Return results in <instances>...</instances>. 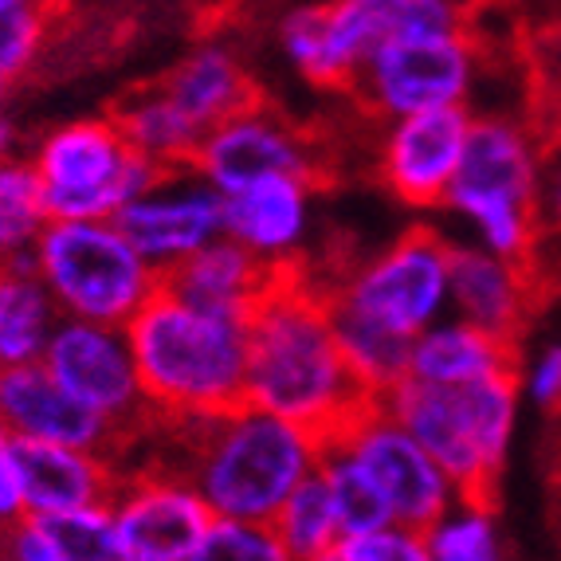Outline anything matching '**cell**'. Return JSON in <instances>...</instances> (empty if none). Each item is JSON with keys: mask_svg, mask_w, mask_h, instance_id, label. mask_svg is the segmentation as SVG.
Returning a JSON list of instances; mask_svg holds the SVG:
<instances>
[{"mask_svg": "<svg viewBox=\"0 0 561 561\" xmlns=\"http://www.w3.org/2000/svg\"><path fill=\"white\" fill-rule=\"evenodd\" d=\"M243 404L330 440L369 404L350 377L330 327V299L314 275L283 272L248 319Z\"/></svg>", "mask_w": 561, "mask_h": 561, "instance_id": "cell-1", "label": "cell"}, {"mask_svg": "<svg viewBox=\"0 0 561 561\" xmlns=\"http://www.w3.org/2000/svg\"><path fill=\"white\" fill-rule=\"evenodd\" d=\"M178 440V468L213 511L228 523H272L307 476L319 471L322 444L299 424L240 404L205 424H158Z\"/></svg>", "mask_w": 561, "mask_h": 561, "instance_id": "cell-2", "label": "cell"}, {"mask_svg": "<svg viewBox=\"0 0 561 561\" xmlns=\"http://www.w3.org/2000/svg\"><path fill=\"white\" fill-rule=\"evenodd\" d=\"M153 424H205L243 404L248 322L181 302L165 287L126 327Z\"/></svg>", "mask_w": 561, "mask_h": 561, "instance_id": "cell-3", "label": "cell"}, {"mask_svg": "<svg viewBox=\"0 0 561 561\" xmlns=\"http://www.w3.org/2000/svg\"><path fill=\"white\" fill-rule=\"evenodd\" d=\"M538 188H542V122L518 114H476L463 161L444 213L468 228L479 252L530 263L538 248Z\"/></svg>", "mask_w": 561, "mask_h": 561, "instance_id": "cell-4", "label": "cell"}, {"mask_svg": "<svg viewBox=\"0 0 561 561\" xmlns=\"http://www.w3.org/2000/svg\"><path fill=\"white\" fill-rule=\"evenodd\" d=\"M377 404L436 459V468L456 483L459 495H495L523 409L518 369L459 389L404 377Z\"/></svg>", "mask_w": 561, "mask_h": 561, "instance_id": "cell-5", "label": "cell"}, {"mask_svg": "<svg viewBox=\"0 0 561 561\" xmlns=\"http://www.w3.org/2000/svg\"><path fill=\"white\" fill-rule=\"evenodd\" d=\"M32 267L59 319L94 327L126 330L161 290V275L114 220H51L32 248Z\"/></svg>", "mask_w": 561, "mask_h": 561, "instance_id": "cell-6", "label": "cell"}, {"mask_svg": "<svg viewBox=\"0 0 561 561\" xmlns=\"http://www.w3.org/2000/svg\"><path fill=\"white\" fill-rule=\"evenodd\" d=\"M28 165L51 220H118L122 208L158 181V169L126 146L111 114L47 126L32 141Z\"/></svg>", "mask_w": 561, "mask_h": 561, "instance_id": "cell-7", "label": "cell"}, {"mask_svg": "<svg viewBox=\"0 0 561 561\" xmlns=\"http://www.w3.org/2000/svg\"><path fill=\"white\" fill-rule=\"evenodd\" d=\"M451 248L456 243L436 228H409L381 252L354 263L337 283H322V290L334 307L416 342L424 330L448 319Z\"/></svg>", "mask_w": 561, "mask_h": 561, "instance_id": "cell-8", "label": "cell"}, {"mask_svg": "<svg viewBox=\"0 0 561 561\" xmlns=\"http://www.w3.org/2000/svg\"><path fill=\"white\" fill-rule=\"evenodd\" d=\"M476 24L456 32H401L389 36L357 71L350 99L369 118L401 122L412 114L471 106V87L479 79Z\"/></svg>", "mask_w": 561, "mask_h": 561, "instance_id": "cell-9", "label": "cell"}, {"mask_svg": "<svg viewBox=\"0 0 561 561\" xmlns=\"http://www.w3.org/2000/svg\"><path fill=\"white\" fill-rule=\"evenodd\" d=\"M327 444L342 448L365 471V479L389 506L393 526L424 534L459 499L456 483L436 468V459L377 401L365 404Z\"/></svg>", "mask_w": 561, "mask_h": 561, "instance_id": "cell-10", "label": "cell"}, {"mask_svg": "<svg viewBox=\"0 0 561 561\" xmlns=\"http://www.w3.org/2000/svg\"><path fill=\"white\" fill-rule=\"evenodd\" d=\"M193 173L220 197H232L267 178H299L319 185L322 150L299 122H290L283 111L260 99L201 138Z\"/></svg>", "mask_w": 561, "mask_h": 561, "instance_id": "cell-11", "label": "cell"}, {"mask_svg": "<svg viewBox=\"0 0 561 561\" xmlns=\"http://www.w3.org/2000/svg\"><path fill=\"white\" fill-rule=\"evenodd\" d=\"M39 365L59 389H67L94 416H103L126 440L153 428L126 330L59 319Z\"/></svg>", "mask_w": 561, "mask_h": 561, "instance_id": "cell-12", "label": "cell"}, {"mask_svg": "<svg viewBox=\"0 0 561 561\" xmlns=\"http://www.w3.org/2000/svg\"><path fill=\"white\" fill-rule=\"evenodd\" d=\"M393 0H334L299 4L275 24L287 64L319 91L354 87L365 59L393 36Z\"/></svg>", "mask_w": 561, "mask_h": 561, "instance_id": "cell-13", "label": "cell"}, {"mask_svg": "<svg viewBox=\"0 0 561 561\" xmlns=\"http://www.w3.org/2000/svg\"><path fill=\"white\" fill-rule=\"evenodd\" d=\"M106 506L126 561H188L213 526L197 486L161 459L122 471Z\"/></svg>", "mask_w": 561, "mask_h": 561, "instance_id": "cell-14", "label": "cell"}, {"mask_svg": "<svg viewBox=\"0 0 561 561\" xmlns=\"http://www.w3.org/2000/svg\"><path fill=\"white\" fill-rule=\"evenodd\" d=\"M471 122H476L471 106H448V111L385 122L374 146L377 185L412 213L444 208L459 161H463Z\"/></svg>", "mask_w": 561, "mask_h": 561, "instance_id": "cell-15", "label": "cell"}, {"mask_svg": "<svg viewBox=\"0 0 561 561\" xmlns=\"http://www.w3.org/2000/svg\"><path fill=\"white\" fill-rule=\"evenodd\" d=\"M114 225L126 232L134 252L165 279L181 263L205 252L208 243L225 240V197L193 169H173L158 173V181L122 208Z\"/></svg>", "mask_w": 561, "mask_h": 561, "instance_id": "cell-16", "label": "cell"}, {"mask_svg": "<svg viewBox=\"0 0 561 561\" xmlns=\"http://www.w3.org/2000/svg\"><path fill=\"white\" fill-rule=\"evenodd\" d=\"M0 428L16 444H51V448L99 451L122 463L130 440L94 416L76 397L47 377L44 365L4 369L0 374Z\"/></svg>", "mask_w": 561, "mask_h": 561, "instance_id": "cell-17", "label": "cell"}, {"mask_svg": "<svg viewBox=\"0 0 561 561\" xmlns=\"http://www.w3.org/2000/svg\"><path fill=\"white\" fill-rule=\"evenodd\" d=\"M314 181L267 178L225 197V240L272 272H299L314 225Z\"/></svg>", "mask_w": 561, "mask_h": 561, "instance_id": "cell-18", "label": "cell"}, {"mask_svg": "<svg viewBox=\"0 0 561 561\" xmlns=\"http://www.w3.org/2000/svg\"><path fill=\"white\" fill-rule=\"evenodd\" d=\"M451 243L456 248H451L448 314L515 346L530 322L534 299H538L534 275L526 272V263L499 260V255H486L459 240Z\"/></svg>", "mask_w": 561, "mask_h": 561, "instance_id": "cell-19", "label": "cell"}, {"mask_svg": "<svg viewBox=\"0 0 561 561\" xmlns=\"http://www.w3.org/2000/svg\"><path fill=\"white\" fill-rule=\"evenodd\" d=\"M122 463L99 451L51 448V444H20V486H24V518H64L106 506L118 486Z\"/></svg>", "mask_w": 561, "mask_h": 561, "instance_id": "cell-20", "label": "cell"}, {"mask_svg": "<svg viewBox=\"0 0 561 561\" xmlns=\"http://www.w3.org/2000/svg\"><path fill=\"white\" fill-rule=\"evenodd\" d=\"M158 87L201 134H208L213 126L263 99L255 79L243 67L240 51L225 39H201L188 56H181L158 79Z\"/></svg>", "mask_w": 561, "mask_h": 561, "instance_id": "cell-21", "label": "cell"}, {"mask_svg": "<svg viewBox=\"0 0 561 561\" xmlns=\"http://www.w3.org/2000/svg\"><path fill=\"white\" fill-rule=\"evenodd\" d=\"M279 275L283 272L263 267L260 260H252V255L243 252V248H236L232 240H216V243H208L201 255L181 263L173 275H165L161 287H165L169 295H178L181 302H188V307L220 314V319L248 322L252 310L260 307V299L272 290V283L279 279Z\"/></svg>", "mask_w": 561, "mask_h": 561, "instance_id": "cell-22", "label": "cell"}, {"mask_svg": "<svg viewBox=\"0 0 561 561\" xmlns=\"http://www.w3.org/2000/svg\"><path fill=\"white\" fill-rule=\"evenodd\" d=\"M515 346L483 334L459 319H440L432 330H424L409 350V377L421 385H440L459 389L476 385L483 377L515 374Z\"/></svg>", "mask_w": 561, "mask_h": 561, "instance_id": "cell-23", "label": "cell"}, {"mask_svg": "<svg viewBox=\"0 0 561 561\" xmlns=\"http://www.w3.org/2000/svg\"><path fill=\"white\" fill-rule=\"evenodd\" d=\"M111 118L122 138H126V146L158 173L193 169V158H197L205 134L169 103L158 83L134 87L130 94H122Z\"/></svg>", "mask_w": 561, "mask_h": 561, "instance_id": "cell-24", "label": "cell"}, {"mask_svg": "<svg viewBox=\"0 0 561 561\" xmlns=\"http://www.w3.org/2000/svg\"><path fill=\"white\" fill-rule=\"evenodd\" d=\"M59 327V310L28 260L0 263V374L39 365Z\"/></svg>", "mask_w": 561, "mask_h": 561, "instance_id": "cell-25", "label": "cell"}, {"mask_svg": "<svg viewBox=\"0 0 561 561\" xmlns=\"http://www.w3.org/2000/svg\"><path fill=\"white\" fill-rule=\"evenodd\" d=\"M330 327H334V342L342 350L350 377L369 401H381L393 385H401L409 377L412 342L357 319V314H350L346 307H334V302H330Z\"/></svg>", "mask_w": 561, "mask_h": 561, "instance_id": "cell-26", "label": "cell"}, {"mask_svg": "<svg viewBox=\"0 0 561 561\" xmlns=\"http://www.w3.org/2000/svg\"><path fill=\"white\" fill-rule=\"evenodd\" d=\"M432 561H506L503 526L491 499L459 495L436 523L424 530Z\"/></svg>", "mask_w": 561, "mask_h": 561, "instance_id": "cell-27", "label": "cell"}, {"mask_svg": "<svg viewBox=\"0 0 561 561\" xmlns=\"http://www.w3.org/2000/svg\"><path fill=\"white\" fill-rule=\"evenodd\" d=\"M319 476L330 491V503H334L342 542H357V538H369V534L393 526L389 506H385V499L377 495V486L365 479V471L357 468L342 448L322 444Z\"/></svg>", "mask_w": 561, "mask_h": 561, "instance_id": "cell-28", "label": "cell"}, {"mask_svg": "<svg viewBox=\"0 0 561 561\" xmlns=\"http://www.w3.org/2000/svg\"><path fill=\"white\" fill-rule=\"evenodd\" d=\"M47 225H51V216H47L44 188H39L28 158L0 165V263L28 260Z\"/></svg>", "mask_w": 561, "mask_h": 561, "instance_id": "cell-29", "label": "cell"}, {"mask_svg": "<svg viewBox=\"0 0 561 561\" xmlns=\"http://www.w3.org/2000/svg\"><path fill=\"white\" fill-rule=\"evenodd\" d=\"M272 530L279 534V542L287 546L295 561H307L314 553L330 550V546H342L334 503H330V491L319 471L290 491L287 503L279 506V515L272 518Z\"/></svg>", "mask_w": 561, "mask_h": 561, "instance_id": "cell-30", "label": "cell"}, {"mask_svg": "<svg viewBox=\"0 0 561 561\" xmlns=\"http://www.w3.org/2000/svg\"><path fill=\"white\" fill-rule=\"evenodd\" d=\"M59 12L39 0H0V87H12L44 59Z\"/></svg>", "mask_w": 561, "mask_h": 561, "instance_id": "cell-31", "label": "cell"}, {"mask_svg": "<svg viewBox=\"0 0 561 561\" xmlns=\"http://www.w3.org/2000/svg\"><path fill=\"white\" fill-rule=\"evenodd\" d=\"M188 561H295L272 523H228L213 518L208 534Z\"/></svg>", "mask_w": 561, "mask_h": 561, "instance_id": "cell-32", "label": "cell"}, {"mask_svg": "<svg viewBox=\"0 0 561 561\" xmlns=\"http://www.w3.org/2000/svg\"><path fill=\"white\" fill-rule=\"evenodd\" d=\"M44 530L64 546L71 561H126V550L114 530L111 506H87L76 515L47 518Z\"/></svg>", "mask_w": 561, "mask_h": 561, "instance_id": "cell-33", "label": "cell"}, {"mask_svg": "<svg viewBox=\"0 0 561 561\" xmlns=\"http://www.w3.org/2000/svg\"><path fill=\"white\" fill-rule=\"evenodd\" d=\"M542 122V188H538V248H561V118Z\"/></svg>", "mask_w": 561, "mask_h": 561, "instance_id": "cell-34", "label": "cell"}, {"mask_svg": "<svg viewBox=\"0 0 561 561\" xmlns=\"http://www.w3.org/2000/svg\"><path fill=\"white\" fill-rule=\"evenodd\" d=\"M518 393H523V401H530L534 409L542 412L561 409V337L558 342H546L526 362V369H518Z\"/></svg>", "mask_w": 561, "mask_h": 561, "instance_id": "cell-35", "label": "cell"}, {"mask_svg": "<svg viewBox=\"0 0 561 561\" xmlns=\"http://www.w3.org/2000/svg\"><path fill=\"white\" fill-rule=\"evenodd\" d=\"M354 561H432L428 542L421 530H404V526H385V530L357 538V542H342Z\"/></svg>", "mask_w": 561, "mask_h": 561, "instance_id": "cell-36", "label": "cell"}, {"mask_svg": "<svg viewBox=\"0 0 561 561\" xmlns=\"http://www.w3.org/2000/svg\"><path fill=\"white\" fill-rule=\"evenodd\" d=\"M0 558L4 561H71L64 553V546L44 530V523L36 518H24L12 530H4V542H0Z\"/></svg>", "mask_w": 561, "mask_h": 561, "instance_id": "cell-37", "label": "cell"}, {"mask_svg": "<svg viewBox=\"0 0 561 561\" xmlns=\"http://www.w3.org/2000/svg\"><path fill=\"white\" fill-rule=\"evenodd\" d=\"M534 91L546 118H561V32L538 39L534 47Z\"/></svg>", "mask_w": 561, "mask_h": 561, "instance_id": "cell-38", "label": "cell"}, {"mask_svg": "<svg viewBox=\"0 0 561 561\" xmlns=\"http://www.w3.org/2000/svg\"><path fill=\"white\" fill-rule=\"evenodd\" d=\"M24 523V486H20V444L0 428V530Z\"/></svg>", "mask_w": 561, "mask_h": 561, "instance_id": "cell-39", "label": "cell"}, {"mask_svg": "<svg viewBox=\"0 0 561 561\" xmlns=\"http://www.w3.org/2000/svg\"><path fill=\"white\" fill-rule=\"evenodd\" d=\"M20 158V126L9 111H0V165Z\"/></svg>", "mask_w": 561, "mask_h": 561, "instance_id": "cell-40", "label": "cell"}, {"mask_svg": "<svg viewBox=\"0 0 561 561\" xmlns=\"http://www.w3.org/2000/svg\"><path fill=\"white\" fill-rule=\"evenodd\" d=\"M307 561H354V558H350L346 546H330V550L314 553V558H307Z\"/></svg>", "mask_w": 561, "mask_h": 561, "instance_id": "cell-41", "label": "cell"}, {"mask_svg": "<svg viewBox=\"0 0 561 561\" xmlns=\"http://www.w3.org/2000/svg\"><path fill=\"white\" fill-rule=\"evenodd\" d=\"M4 103H9V87H0V111H4Z\"/></svg>", "mask_w": 561, "mask_h": 561, "instance_id": "cell-42", "label": "cell"}]
</instances>
